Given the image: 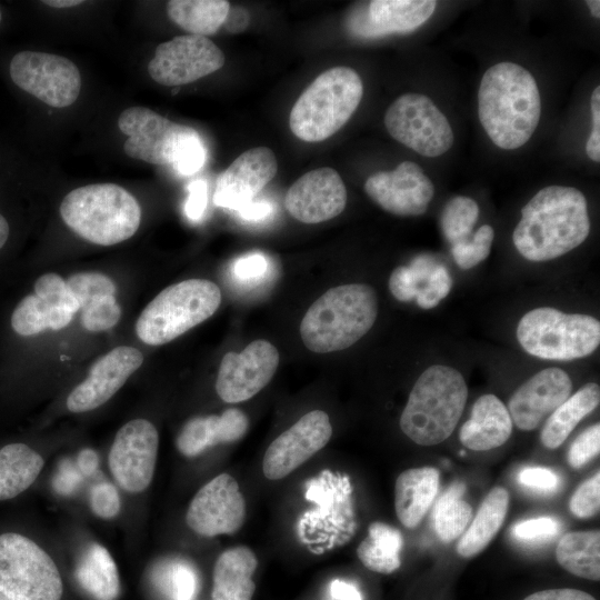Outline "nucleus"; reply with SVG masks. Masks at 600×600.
<instances>
[{
  "label": "nucleus",
  "mask_w": 600,
  "mask_h": 600,
  "mask_svg": "<svg viewBox=\"0 0 600 600\" xmlns=\"http://www.w3.org/2000/svg\"><path fill=\"white\" fill-rule=\"evenodd\" d=\"M589 232L584 194L572 187L549 186L522 208L512 241L527 260L548 261L580 246Z\"/></svg>",
  "instance_id": "f257e3e1"
},
{
  "label": "nucleus",
  "mask_w": 600,
  "mask_h": 600,
  "mask_svg": "<svg viewBox=\"0 0 600 600\" xmlns=\"http://www.w3.org/2000/svg\"><path fill=\"white\" fill-rule=\"evenodd\" d=\"M478 116L494 146L503 150L522 147L541 116V98L533 76L509 61L490 67L480 81Z\"/></svg>",
  "instance_id": "f03ea898"
},
{
  "label": "nucleus",
  "mask_w": 600,
  "mask_h": 600,
  "mask_svg": "<svg viewBox=\"0 0 600 600\" xmlns=\"http://www.w3.org/2000/svg\"><path fill=\"white\" fill-rule=\"evenodd\" d=\"M377 314L378 298L371 286H338L309 307L300 323V337L312 352L344 350L372 328Z\"/></svg>",
  "instance_id": "7ed1b4c3"
},
{
  "label": "nucleus",
  "mask_w": 600,
  "mask_h": 600,
  "mask_svg": "<svg viewBox=\"0 0 600 600\" xmlns=\"http://www.w3.org/2000/svg\"><path fill=\"white\" fill-rule=\"evenodd\" d=\"M468 399L454 368L434 364L417 379L400 417L402 432L419 446H436L453 432Z\"/></svg>",
  "instance_id": "20e7f679"
},
{
  "label": "nucleus",
  "mask_w": 600,
  "mask_h": 600,
  "mask_svg": "<svg viewBox=\"0 0 600 600\" xmlns=\"http://www.w3.org/2000/svg\"><path fill=\"white\" fill-rule=\"evenodd\" d=\"M60 214L81 238L100 246H112L137 232L141 208L122 187L94 183L70 191L60 204Z\"/></svg>",
  "instance_id": "39448f33"
},
{
  "label": "nucleus",
  "mask_w": 600,
  "mask_h": 600,
  "mask_svg": "<svg viewBox=\"0 0 600 600\" xmlns=\"http://www.w3.org/2000/svg\"><path fill=\"white\" fill-rule=\"evenodd\" d=\"M363 96L360 76L348 67L320 73L293 104L291 132L307 142L323 141L339 131L357 110Z\"/></svg>",
  "instance_id": "423d86ee"
},
{
  "label": "nucleus",
  "mask_w": 600,
  "mask_h": 600,
  "mask_svg": "<svg viewBox=\"0 0 600 600\" xmlns=\"http://www.w3.org/2000/svg\"><path fill=\"white\" fill-rule=\"evenodd\" d=\"M221 303L219 287L207 279H188L163 289L140 313L136 332L150 346L172 341L210 318Z\"/></svg>",
  "instance_id": "0eeeda50"
},
{
  "label": "nucleus",
  "mask_w": 600,
  "mask_h": 600,
  "mask_svg": "<svg viewBox=\"0 0 600 600\" xmlns=\"http://www.w3.org/2000/svg\"><path fill=\"white\" fill-rule=\"evenodd\" d=\"M517 339L531 356L569 361L596 351L600 343V322L588 314L536 308L520 319Z\"/></svg>",
  "instance_id": "6e6552de"
},
{
  "label": "nucleus",
  "mask_w": 600,
  "mask_h": 600,
  "mask_svg": "<svg viewBox=\"0 0 600 600\" xmlns=\"http://www.w3.org/2000/svg\"><path fill=\"white\" fill-rule=\"evenodd\" d=\"M63 587L51 557L31 539L0 534V592L13 600H60Z\"/></svg>",
  "instance_id": "1a4fd4ad"
},
{
  "label": "nucleus",
  "mask_w": 600,
  "mask_h": 600,
  "mask_svg": "<svg viewBox=\"0 0 600 600\" xmlns=\"http://www.w3.org/2000/svg\"><path fill=\"white\" fill-rule=\"evenodd\" d=\"M383 121L394 140L424 157L442 156L454 141L447 117L421 93L408 92L397 98Z\"/></svg>",
  "instance_id": "9d476101"
},
{
  "label": "nucleus",
  "mask_w": 600,
  "mask_h": 600,
  "mask_svg": "<svg viewBox=\"0 0 600 600\" xmlns=\"http://www.w3.org/2000/svg\"><path fill=\"white\" fill-rule=\"evenodd\" d=\"M9 73L17 87L53 108L71 106L81 89L77 66L58 54L20 51L12 57Z\"/></svg>",
  "instance_id": "9b49d317"
},
{
  "label": "nucleus",
  "mask_w": 600,
  "mask_h": 600,
  "mask_svg": "<svg viewBox=\"0 0 600 600\" xmlns=\"http://www.w3.org/2000/svg\"><path fill=\"white\" fill-rule=\"evenodd\" d=\"M118 127L128 137L123 144L127 156L171 167L181 142L193 130L144 107H131L122 111Z\"/></svg>",
  "instance_id": "f8f14e48"
},
{
  "label": "nucleus",
  "mask_w": 600,
  "mask_h": 600,
  "mask_svg": "<svg viewBox=\"0 0 600 600\" xmlns=\"http://www.w3.org/2000/svg\"><path fill=\"white\" fill-rule=\"evenodd\" d=\"M224 54L209 38L186 34L160 43L148 64L150 77L168 87H180L221 69Z\"/></svg>",
  "instance_id": "ddd939ff"
},
{
  "label": "nucleus",
  "mask_w": 600,
  "mask_h": 600,
  "mask_svg": "<svg viewBox=\"0 0 600 600\" xmlns=\"http://www.w3.org/2000/svg\"><path fill=\"white\" fill-rule=\"evenodd\" d=\"M159 436L146 419H134L122 426L110 448L108 462L117 483L126 491L146 490L154 473Z\"/></svg>",
  "instance_id": "4468645a"
},
{
  "label": "nucleus",
  "mask_w": 600,
  "mask_h": 600,
  "mask_svg": "<svg viewBox=\"0 0 600 600\" xmlns=\"http://www.w3.org/2000/svg\"><path fill=\"white\" fill-rule=\"evenodd\" d=\"M34 293L23 297L10 317L13 332L20 337H32L50 328L67 327L79 304L66 280L56 273L40 276L33 286Z\"/></svg>",
  "instance_id": "2eb2a0df"
},
{
  "label": "nucleus",
  "mask_w": 600,
  "mask_h": 600,
  "mask_svg": "<svg viewBox=\"0 0 600 600\" xmlns=\"http://www.w3.org/2000/svg\"><path fill=\"white\" fill-rule=\"evenodd\" d=\"M246 501L236 479L221 473L194 494L186 514L188 527L202 537L232 534L243 524Z\"/></svg>",
  "instance_id": "dca6fc26"
},
{
  "label": "nucleus",
  "mask_w": 600,
  "mask_h": 600,
  "mask_svg": "<svg viewBox=\"0 0 600 600\" xmlns=\"http://www.w3.org/2000/svg\"><path fill=\"white\" fill-rule=\"evenodd\" d=\"M279 352L267 340H254L241 352L223 356L216 381L218 396L228 403L246 401L262 390L279 366Z\"/></svg>",
  "instance_id": "f3484780"
},
{
  "label": "nucleus",
  "mask_w": 600,
  "mask_h": 600,
  "mask_svg": "<svg viewBox=\"0 0 600 600\" xmlns=\"http://www.w3.org/2000/svg\"><path fill=\"white\" fill-rule=\"evenodd\" d=\"M331 436L332 426L324 411L306 413L268 447L262 461L264 477L269 480L287 477L321 450Z\"/></svg>",
  "instance_id": "a211bd4d"
},
{
  "label": "nucleus",
  "mask_w": 600,
  "mask_h": 600,
  "mask_svg": "<svg viewBox=\"0 0 600 600\" xmlns=\"http://www.w3.org/2000/svg\"><path fill=\"white\" fill-rule=\"evenodd\" d=\"M364 191L392 214L421 216L433 198L434 186L419 164L403 161L392 171L370 176L364 182Z\"/></svg>",
  "instance_id": "6ab92c4d"
},
{
  "label": "nucleus",
  "mask_w": 600,
  "mask_h": 600,
  "mask_svg": "<svg viewBox=\"0 0 600 600\" xmlns=\"http://www.w3.org/2000/svg\"><path fill=\"white\" fill-rule=\"evenodd\" d=\"M346 204V186L340 174L328 167L304 173L284 196L287 211L296 220L310 224L336 218Z\"/></svg>",
  "instance_id": "aec40b11"
},
{
  "label": "nucleus",
  "mask_w": 600,
  "mask_h": 600,
  "mask_svg": "<svg viewBox=\"0 0 600 600\" xmlns=\"http://www.w3.org/2000/svg\"><path fill=\"white\" fill-rule=\"evenodd\" d=\"M142 362L143 356L136 348L112 349L93 363L88 377L70 392L67 408L71 412H86L102 406Z\"/></svg>",
  "instance_id": "412c9836"
},
{
  "label": "nucleus",
  "mask_w": 600,
  "mask_h": 600,
  "mask_svg": "<svg viewBox=\"0 0 600 600\" xmlns=\"http://www.w3.org/2000/svg\"><path fill=\"white\" fill-rule=\"evenodd\" d=\"M277 170V159L271 149L256 147L244 151L218 177L213 203L238 210L253 201L274 178Z\"/></svg>",
  "instance_id": "4be33fe9"
},
{
  "label": "nucleus",
  "mask_w": 600,
  "mask_h": 600,
  "mask_svg": "<svg viewBox=\"0 0 600 600\" xmlns=\"http://www.w3.org/2000/svg\"><path fill=\"white\" fill-rule=\"evenodd\" d=\"M572 382L566 371L547 368L521 384L508 403L512 422L524 431L539 427L571 393Z\"/></svg>",
  "instance_id": "5701e85b"
},
{
  "label": "nucleus",
  "mask_w": 600,
  "mask_h": 600,
  "mask_svg": "<svg viewBox=\"0 0 600 600\" xmlns=\"http://www.w3.org/2000/svg\"><path fill=\"white\" fill-rule=\"evenodd\" d=\"M436 7L433 0H373L366 16L352 18L351 30L366 38L411 32L430 19Z\"/></svg>",
  "instance_id": "b1692460"
},
{
  "label": "nucleus",
  "mask_w": 600,
  "mask_h": 600,
  "mask_svg": "<svg viewBox=\"0 0 600 600\" xmlns=\"http://www.w3.org/2000/svg\"><path fill=\"white\" fill-rule=\"evenodd\" d=\"M67 287L76 298L81 326L88 331H104L118 323L121 309L116 300V286L106 274L79 272L70 276Z\"/></svg>",
  "instance_id": "393cba45"
},
{
  "label": "nucleus",
  "mask_w": 600,
  "mask_h": 600,
  "mask_svg": "<svg viewBox=\"0 0 600 600\" xmlns=\"http://www.w3.org/2000/svg\"><path fill=\"white\" fill-rule=\"evenodd\" d=\"M247 416L237 408H230L220 416L190 419L179 432L176 444L180 453L192 458L219 443L241 439L248 430Z\"/></svg>",
  "instance_id": "a878e982"
},
{
  "label": "nucleus",
  "mask_w": 600,
  "mask_h": 600,
  "mask_svg": "<svg viewBox=\"0 0 600 600\" xmlns=\"http://www.w3.org/2000/svg\"><path fill=\"white\" fill-rule=\"evenodd\" d=\"M513 422L504 403L494 394L479 397L459 432L460 442L473 451H488L506 443Z\"/></svg>",
  "instance_id": "bb28decb"
},
{
  "label": "nucleus",
  "mask_w": 600,
  "mask_h": 600,
  "mask_svg": "<svg viewBox=\"0 0 600 600\" xmlns=\"http://www.w3.org/2000/svg\"><path fill=\"white\" fill-rule=\"evenodd\" d=\"M439 488V471L420 467L401 472L394 486V509L398 520L416 528L433 503Z\"/></svg>",
  "instance_id": "cd10ccee"
},
{
  "label": "nucleus",
  "mask_w": 600,
  "mask_h": 600,
  "mask_svg": "<svg viewBox=\"0 0 600 600\" xmlns=\"http://www.w3.org/2000/svg\"><path fill=\"white\" fill-rule=\"evenodd\" d=\"M257 567V557L248 547L223 551L213 568L212 600H251L256 590L252 576Z\"/></svg>",
  "instance_id": "c85d7f7f"
},
{
  "label": "nucleus",
  "mask_w": 600,
  "mask_h": 600,
  "mask_svg": "<svg viewBox=\"0 0 600 600\" xmlns=\"http://www.w3.org/2000/svg\"><path fill=\"white\" fill-rule=\"evenodd\" d=\"M509 493L494 487L486 496L471 524L461 534L457 552L462 558H472L492 541L507 517Z\"/></svg>",
  "instance_id": "c756f323"
},
{
  "label": "nucleus",
  "mask_w": 600,
  "mask_h": 600,
  "mask_svg": "<svg viewBox=\"0 0 600 600\" xmlns=\"http://www.w3.org/2000/svg\"><path fill=\"white\" fill-rule=\"evenodd\" d=\"M74 578L82 591L92 600H117L120 579L116 562L99 543H91L80 557Z\"/></svg>",
  "instance_id": "7c9ffc66"
},
{
  "label": "nucleus",
  "mask_w": 600,
  "mask_h": 600,
  "mask_svg": "<svg viewBox=\"0 0 600 600\" xmlns=\"http://www.w3.org/2000/svg\"><path fill=\"white\" fill-rule=\"evenodd\" d=\"M600 402V388L589 382L562 402L547 419L540 441L548 449L560 447L577 424Z\"/></svg>",
  "instance_id": "2f4dec72"
},
{
  "label": "nucleus",
  "mask_w": 600,
  "mask_h": 600,
  "mask_svg": "<svg viewBox=\"0 0 600 600\" xmlns=\"http://www.w3.org/2000/svg\"><path fill=\"white\" fill-rule=\"evenodd\" d=\"M42 457L24 443L0 448V501L27 490L43 468Z\"/></svg>",
  "instance_id": "473e14b6"
},
{
  "label": "nucleus",
  "mask_w": 600,
  "mask_h": 600,
  "mask_svg": "<svg viewBox=\"0 0 600 600\" xmlns=\"http://www.w3.org/2000/svg\"><path fill=\"white\" fill-rule=\"evenodd\" d=\"M558 563L571 574L600 580V532L572 531L563 534L556 549Z\"/></svg>",
  "instance_id": "72a5a7b5"
},
{
  "label": "nucleus",
  "mask_w": 600,
  "mask_h": 600,
  "mask_svg": "<svg viewBox=\"0 0 600 600\" xmlns=\"http://www.w3.org/2000/svg\"><path fill=\"white\" fill-rule=\"evenodd\" d=\"M149 580L161 600H196L200 590L198 569L180 557L158 561L150 570Z\"/></svg>",
  "instance_id": "f704fd0d"
},
{
  "label": "nucleus",
  "mask_w": 600,
  "mask_h": 600,
  "mask_svg": "<svg viewBox=\"0 0 600 600\" xmlns=\"http://www.w3.org/2000/svg\"><path fill=\"white\" fill-rule=\"evenodd\" d=\"M402 544V534L397 528L383 522H372L367 538L357 548V556L369 570L389 574L401 566Z\"/></svg>",
  "instance_id": "c9c22d12"
},
{
  "label": "nucleus",
  "mask_w": 600,
  "mask_h": 600,
  "mask_svg": "<svg viewBox=\"0 0 600 600\" xmlns=\"http://www.w3.org/2000/svg\"><path fill=\"white\" fill-rule=\"evenodd\" d=\"M168 17L190 34L207 37L216 33L228 14L226 0H170L166 4Z\"/></svg>",
  "instance_id": "e433bc0d"
},
{
  "label": "nucleus",
  "mask_w": 600,
  "mask_h": 600,
  "mask_svg": "<svg viewBox=\"0 0 600 600\" xmlns=\"http://www.w3.org/2000/svg\"><path fill=\"white\" fill-rule=\"evenodd\" d=\"M464 491L463 482H452L432 508L431 526L441 542L449 543L456 540L469 526L472 508L462 498Z\"/></svg>",
  "instance_id": "4c0bfd02"
},
{
  "label": "nucleus",
  "mask_w": 600,
  "mask_h": 600,
  "mask_svg": "<svg viewBox=\"0 0 600 600\" xmlns=\"http://www.w3.org/2000/svg\"><path fill=\"white\" fill-rule=\"evenodd\" d=\"M479 217L478 203L466 196L451 198L440 216L442 233L448 242L456 244L469 239Z\"/></svg>",
  "instance_id": "58836bf2"
},
{
  "label": "nucleus",
  "mask_w": 600,
  "mask_h": 600,
  "mask_svg": "<svg viewBox=\"0 0 600 600\" xmlns=\"http://www.w3.org/2000/svg\"><path fill=\"white\" fill-rule=\"evenodd\" d=\"M494 231L491 226H481L471 240L452 244L451 253L456 263L463 270L471 269L488 258Z\"/></svg>",
  "instance_id": "ea45409f"
},
{
  "label": "nucleus",
  "mask_w": 600,
  "mask_h": 600,
  "mask_svg": "<svg viewBox=\"0 0 600 600\" xmlns=\"http://www.w3.org/2000/svg\"><path fill=\"white\" fill-rule=\"evenodd\" d=\"M600 509V472L583 481L569 501V510L580 519L594 517Z\"/></svg>",
  "instance_id": "a19ab883"
},
{
  "label": "nucleus",
  "mask_w": 600,
  "mask_h": 600,
  "mask_svg": "<svg viewBox=\"0 0 600 600\" xmlns=\"http://www.w3.org/2000/svg\"><path fill=\"white\" fill-rule=\"evenodd\" d=\"M452 284L453 281L448 269L442 264H438L419 290L414 300L422 309L434 308L449 294Z\"/></svg>",
  "instance_id": "79ce46f5"
},
{
  "label": "nucleus",
  "mask_w": 600,
  "mask_h": 600,
  "mask_svg": "<svg viewBox=\"0 0 600 600\" xmlns=\"http://www.w3.org/2000/svg\"><path fill=\"white\" fill-rule=\"evenodd\" d=\"M206 149L198 132L193 129L181 142L172 168L182 176L197 172L204 163Z\"/></svg>",
  "instance_id": "37998d69"
},
{
  "label": "nucleus",
  "mask_w": 600,
  "mask_h": 600,
  "mask_svg": "<svg viewBox=\"0 0 600 600\" xmlns=\"http://www.w3.org/2000/svg\"><path fill=\"white\" fill-rule=\"evenodd\" d=\"M600 451V424L596 423L581 432L571 443L567 460L572 469L584 467Z\"/></svg>",
  "instance_id": "c03bdc74"
},
{
  "label": "nucleus",
  "mask_w": 600,
  "mask_h": 600,
  "mask_svg": "<svg viewBox=\"0 0 600 600\" xmlns=\"http://www.w3.org/2000/svg\"><path fill=\"white\" fill-rule=\"evenodd\" d=\"M560 530L559 521L553 517H538L517 522L511 533L514 539L526 543H539L554 537Z\"/></svg>",
  "instance_id": "a18cd8bd"
},
{
  "label": "nucleus",
  "mask_w": 600,
  "mask_h": 600,
  "mask_svg": "<svg viewBox=\"0 0 600 600\" xmlns=\"http://www.w3.org/2000/svg\"><path fill=\"white\" fill-rule=\"evenodd\" d=\"M89 500L92 512L100 518L110 519L120 511L119 493L109 482H101L92 487Z\"/></svg>",
  "instance_id": "49530a36"
},
{
  "label": "nucleus",
  "mask_w": 600,
  "mask_h": 600,
  "mask_svg": "<svg viewBox=\"0 0 600 600\" xmlns=\"http://www.w3.org/2000/svg\"><path fill=\"white\" fill-rule=\"evenodd\" d=\"M521 486L538 493H552L560 484L559 476L543 467H528L518 473Z\"/></svg>",
  "instance_id": "de8ad7c7"
},
{
  "label": "nucleus",
  "mask_w": 600,
  "mask_h": 600,
  "mask_svg": "<svg viewBox=\"0 0 600 600\" xmlns=\"http://www.w3.org/2000/svg\"><path fill=\"white\" fill-rule=\"evenodd\" d=\"M389 289L397 300L409 302L416 299L420 286L410 268L408 266H400L391 272Z\"/></svg>",
  "instance_id": "09e8293b"
},
{
  "label": "nucleus",
  "mask_w": 600,
  "mask_h": 600,
  "mask_svg": "<svg viewBox=\"0 0 600 600\" xmlns=\"http://www.w3.org/2000/svg\"><path fill=\"white\" fill-rule=\"evenodd\" d=\"M267 269L268 262L264 256L251 253L237 260L233 272L237 279L251 282L261 279Z\"/></svg>",
  "instance_id": "8fccbe9b"
},
{
  "label": "nucleus",
  "mask_w": 600,
  "mask_h": 600,
  "mask_svg": "<svg viewBox=\"0 0 600 600\" xmlns=\"http://www.w3.org/2000/svg\"><path fill=\"white\" fill-rule=\"evenodd\" d=\"M82 473L77 464H72L69 460L63 461L52 480L54 490L62 496H69L78 488L81 482Z\"/></svg>",
  "instance_id": "3c124183"
},
{
  "label": "nucleus",
  "mask_w": 600,
  "mask_h": 600,
  "mask_svg": "<svg viewBox=\"0 0 600 600\" xmlns=\"http://www.w3.org/2000/svg\"><path fill=\"white\" fill-rule=\"evenodd\" d=\"M207 206V184L202 180H197L189 186V197L184 211L189 219L198 220L204 212Z\"/></svg>",
  "instance_id": "603ef678"
},
{
  "label": "nucleus",
  "mask_w": 600,
  "mask_h": 600,
  "mask_svg": "<svg viewBox=\"0 0 600 600\" xmlns=\"http://www.w3.org/2000/svg\"><path fill=\"white\" fill-rule=\"evenodd\" d=\"M523 600H596L591 594L571 588L548 589L534 592Z\"/></svg>",
  "instance_id": "864d4df0"
},
{
  "label": "nucleus",
  "mask_w": 600,
  "mask_h": 600,
  "mask_svg": "<svg viewBox=\"0 0 600 600\" xmlns=\"http://www.w3.org/2000/svg\"><path fill=\"white\" fill-rule=\"evenodd\" d=\"M250 23L248 10L241 6H231L222 23V28L229 33L243 32Z\"/></svg>",
  "instance_id": "5fc2aeb1"
},
{
  "label": "nucleus",
  "mask_w": 600,
  "mask_h": 600,
  "mask_svg": "<svg viewBox=\"0 0 600 600\" xmlns=\"http://www.w3.org/2000/svg\"><path fill=\"white\" fill-rule=\"evenodd\" d=\"M330 593L334 600H363L356 584L339 579L330 583Z\"/></svg>",
  "instance_id": "6e6d98bb"
},
{
  "label": "nucleus",
  "mask_w": 600,
  "mask_h": 600,
  "mask_svg": "<svg viewBox=\"0 0 600 600\" xmlns=\"http://www.w3.org/2000/svg\"><path fill=\"white\" fill-rule=\"evenodd\" d=\"M272 210V207L270 203L260 201H251L241 208H239L237 211L240 216V218L248 220V221H256V220H262L270 214Z\"/></svg>",
  "instance_id": "4d7b16f0"
},
{
  "label": "nucleus",
  "mask_w": 600,
  "mask_h": 600,
  "mask_svg": "<svg viewBox=\"0 0 600 600\" xmlns=\"http://www.w3.org/2000/svg\"><path fill=\"white\" fill-rule=\"evenodd\" d=\"M99 459L91 449H83L77 457V467L82 476H91L98 468Z\"/></svg>",
  "instance_id": "13d9d810"
},
{
  "label": "nucleus",
  "mask_w": 600,
  "mask_h": 600,
  "mask_svg": "<svg viewBox=\"0 0 600 600\" xmlns=\"http://www.w3.org/2000/svg\"><path fill=\"white\" fill-rule=\"evenodd\" d=\"M590 109L592 117L591 132L600 133V87H596L590 98Z\"/></svg>",
  "instance_id": "bf43d9fd"
},
{
  "label": "nucleus",
  "mask_w": 600,
  "mask_h": 600,
  "mask_svg": "<svg viewBox=\"0 0 600 600\" xmlns=\"http://www.w3.org/2000/svg\"><path fill=\"white\" fill-rule=\"evenodd\" d=\"M10 236V224L7 218L0 212V250L6 246Z\"/></svg>",
  "instance_id": "052dcab7"
},
{
  "label": "nucleus",
  "mask_w": 600,
  "mask_h": 600,
  "mask_svg": "<svg viewBox=\"0 0 600 600\" xmlns=\"http://www.w3.org/2000/svg\"><path fill=\"white\" fill-rule=\"evenodd\" d=\"M44 4L49 6V7H52V8H71V7H76L80 3H82V1L80 0H47V1H42Z\"/></svg>",
  "instance_id": "680f3d73"
},
{
  "label": "nucleus",
  "mask_w": 600,
  "mask_h": 600,
  "mask_svg": "<svg viewBox=\"0 0 600 600\" xmlns=\"http://www.w3.org/2000/svg\"><path fill=\"white\" fill-rule=\"evenodd\" d=\"M587 6L592 14V17L600 18V1L599 0H588Z\"/></svg>",
  "instance_id": "e2e57ef3"
},
{
  "label": "nucleus",
  "mask_w": 600,
  "mask_h": 600,
  "mask_svg": "<svg viewBox=\"0 0 600 600\" xmlns=\"http://www.w3.org/2000/svg\"><path fill=\"white\" fill-rule=\"evenodd\" d=\"M0 600H13L10 597L6 596L4 593L0 592Z\"/></svg>",
  "instance_id": "0e129e2a"
},
{
  "label": "nucleus",
  "mask_w": 600,
  "mask_h": 600,
  "mask_svg": "<svg viewBox=\"0 0 600 600\" xmlns=\"http://www.w3.org/2000/svg\"><path fill=\"white\" fill-rule=\"evenodd\" d=\"M1 20H2V12H1V9H0V23H1Z\"/></svg>",
  "instance_id": "69168bd1"
}]
</instances>
